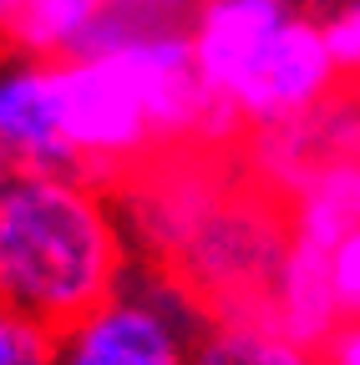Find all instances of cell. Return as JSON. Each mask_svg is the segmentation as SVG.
Returning a JSON list of instances; mask_svg holds the SVG:
<instances>
[{
  "label": "cell",
  "mask_w": 360,
  "mask_h": 365,
  "mask_svg": "<svg viewBox=\"0 0 360 365\" xmlns=\"http://www.w3.org/2000/svg\"><path fill=\"white\" fill-rule=\"evenodd\" d=\"M143 269L127 208L76 173H21L0 198V304L61 335Z\"/></svg>",
  "instance_id": "6da1fadb"
},
{
  "label": "cell",
  "mask_w": 360,
  "mask_h": 365,
  "mask_svg": "<svg viewBox=\"0 0 360 365\" xmlns=\"http://www.w3.org/2000/svg\"><path fill=\"white\" fill-rule=\"evenodd\" d=\"M264 314L274 319V325L299 340L304 350L320 355L340 330V304H335V289H330V269H325V254L309 249L299 239H289L274 279H269V294H264Z\"/></svg>",
  "instance_id": "5b68a950"
},
{
  "label": "cell",
  "mask_w": 360,
  "mask_h": 365,
  "mask_svg": "<svg viewBox=\"0 0 360 365\" xmlns=\"http://www.w3.org/2000/svg\"><path fill=\"white\" fill-rule=\"evenodd\" d=\"M0 153L21 173H71L56 66L0 56Z\"/></svg>",
  "instance_id": "277c9868"
},
{
  "label": "cell",
  "mask_w": 360,
  "mask_h": 365,
  "mask_svg": "<svg viewBox=\"0 0 360 365\" xmlns=\"http://www.w3.org/2000/svg\"><path fill=\"white\" fill-rule=\"evenodd\" d=\"M51 350H56V335L36 330L31 319L0 304V365H51Z\"/></svg>",
  "instance_id": "9c48e42d"
},
{
  "label": "cell",
  "mask_w": 360,
  "mask_h": 365,
  "mask_svg": "<svg viewBox=\"0 0 360 365\" xmlns=\"http://www.w3.org/2000/svg\"><path fill=\"white\" fill-rule=\"evenodd\" d=\"M188 41L213 102L244 132V143L314 117L345 91L320 6L198 0Z\"/></svg>",
  "instance_id": "7a4b0ae2"
},
{
  "label": "cell",
  "mask_w": 360,
  "mask_h": 365,
  "mask_svg": "<svg viewBox=\"0 0 360 365\" xmlns=\"http://www.w3.org/2000/svg\"><path fill=\"white\" fill-rule=\"evenodd\" d=\"M193 365H320V355L289 340L264 309H223L208 314Z\"/></svg>",
  "instance_id": "8992f818"
},
{
  "label": "cell",
  "mask_w": 360,
  "mask_h": 365,
  "mask_svg": "<svg viewBox=\"0 0 360 365\" xmlns=\"http://www.w3.org/2000/svg\"><path fill=\"white\" fill-rule=\"evenodd\" d=\"M325 269H330V289H335L340 319L345 325H360V228L340 234L325 249Z\"/></svg>",
  "instance_id": "ba28073f"
},
{
  "label": "cell",
  "mask_w": 360,
  "mask_h": 365,
  "mask_svg": "<svg viewBox=\"0 0 360 365\" xmlns=\"http://www.w3.org/2000/svg\"><path fill=\"white\" fill-rule=\"evenodd\" d=\"M208 309L168 269L143 264L102 309L56 335L51 365H193Z\"/></svg>",
  "instance_id": "3957f363"
},
{
  "label": "cell",
  "mask_w": 360,
  "mask_h": 365,
  "mask_svg": "<svg viewBox=\"0 0 360 365\" xmlns=\"http://www.w3.org/2000/svg\"><path fill=\"white\" fill-rule=\"evenodd\" d=\"M320 21H325V41H330V51H335V66H340L345 91L360 97V0L320 6Z\"/></svg>",
  "instance_id": "52a82bcc"
},
{
  "label": "cell",
  "mask_w": 360,
  "mask_h": 365,
  "mask_svg": "<svg viewBox=\"0 0 360 365\" xmlns=\"http://www.w3.org/2000/svg\"><path fill=\"white\" fill-rule=\"evenodd\" d=\"M16 178H21V168H16V163H11L6 153H0V198H6V193L16 188Z\"/></svg>",
  "instance_id": "30bf717a"
}]
</instances>
